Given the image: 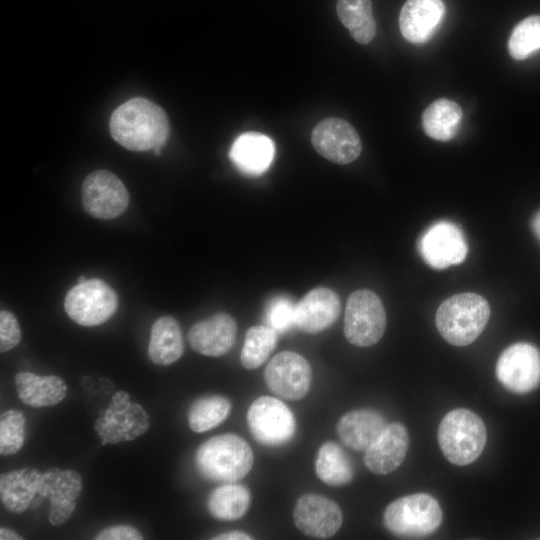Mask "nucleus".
<instances>
[{"label": "nucleus", "instance_id": "obj_1", "mask_svg": "<svg viewBox=\"0 0 540 540\" xmlns=\"http://www.w3.org/2000/svg\"><path fill=\"white\" fill-rule=\"evenodd\" d=\"M109 129L113 139L132 151L153 150L160 154L169 136V121L164 110L144 98H133L117 107Z\"/></svg>", "mask_w": 540, "mask_h": 540}, {"label": "nucleus", "instance_id": "obj_2", "mask_svg": "<svg viewBox=\"0 0 540 540\" xmlns=\"http://www.w3.org/2000/svg\"><path fill=\"white\" fill-rule=\"evenodd\" d=\"M195 465L209 481L231 483L244 478L254 462L249 444L233 433L216 435L202 443L195 452Z\"/></svg>", "mask_w": 540, "mask_h": 540}, {"label": "nucleus", "instance_id": "obj_3", "mask_svg": "<svg viewBox=\"0 0 540 540\" xmlns=\"http://www.w3.org/2000/svg\"><path fill=\"white\" fill-rule=\"evenodd\" d=\"M490 307L476 293H460L444 300L436 312V327L451 345L466 346L474 342L487 325Z\"/></svg>", "mask_w": 540, "mask_h": 540}, {"label": "nucleus", "instance_id": "obj_4", "mask_svg": "<svg viewBox=\"0 0 540 540\" xmlns=\"http://www.w3.org/2000/svg\"><path fill=\"white\" fill-rule=\"evenodd\" d=\"M487 441L483 420L473 411L457 408L448 412L438 428V443L445 458L464 466L474 462Z\"/></svg>", "mask_w": 540, "mask_h": 540}, {"label": "nucleus", "instance_id": "obj_5", "mask_svg": "<svg viewBox=\"0 0 540 540\" xmlns=\"http://www.w3.org/2000/svg\"><path fill=\"white\" fill-rule=\"evenodd\" d=\"M443 518L438 501L426 493L406 495L391 502L383 513V524L401 538H423L436 532Z\"/></svg>", "mask_w": 540, "mask_h": 540}, {"label": "nucleus", "instance_id": "obj_6", "mask_svg": "<svg viewBox=\"0 0 540 540\" xmlns=\"http://www.w3.org/2000/svg\"><path fill=\"white\" fill-rule=\"evenodd\" d=\"M386 328V312L377 294L371 290L354 291L347 299L344 335L353 345L368 347L376 344Z\"/></svg>", "mask_w": 540, "mask_h": 540}, {"label": "nucleus", "instance_id": "obj_7", "mask_svg": "<svg viewBox=\"0 0 540 540\" xmlns=\"http://www.w3.org/2000/svg\"><path fill=\"white\" fill-rule=\"evenodd\" d=\"M150 426L145 409L130 400L125 391H117L106 410L97 418L94 429L102 444L131 441L143 435Z\"/></svg>", "mask_w": 540, "mask_h": 540}, {"label": "nucleus", "instance_id": "obj_8", "mask_svg": "<svg viewBox=\"0 0 540 540\" xmlns=\"http://www.w3.org/2000/svg\"><path fill=\"white\" fill-rule=\"evenodd\" d=\"M117 306V294L99 279L78 283L68 291L64 301L67 315L77 324L86 327L107 321Z\"/></svg>", "mask_w": 540, "mask_h": 540}, {"label": "nucleus", "instance_id": "obj_9", "mask_svg": "<svg viewBox=\"0 0 540 540\" xmlns=\"http://www.w3.org/2000/svg\"><path fill=\"white\" fill-rule=\"evenodd\" d=\"M247 424L252 437L265 446H280L289 442L296 431L292 411L281 400L261 396L247 411Z\"/></svg>", "mask_w": 540, "mask_h": 540}, {"label": "nucleus", "instance_id": "obj_10", "mask_svg": "<svg viewBox=\"0 0 540 540\" xmlns=\"http://www.w3.org/2000/svg\"><path fill=\"white\" fill-rule=\"evenodd\" d=\"M495 374L507 390L516 394L531 392L540 384V350L527 342L508 346L497 360Z\"/></svg>", "mask_w": 540, "mask_h": 540}, {"label": "nucleus", "instance_id": "obj_11", "mask_svg": "<svg viewBox=\"0 0 540 540\" xmlns=\"http://www.w3.org/2000/svg\"><path fill=\"white\" fill-rule=\"evenodd\" d=\"M418 251L428 266L442 270L463 262L468 254V244L456 224L441 220L422 233Z\"/></svg>", "mask_w": 540, "mask_h": 540}, {"label": "nucleus", "instance_id": "obj_12", "mask_svg": "<svg viewBox=\"0 0 540 540\" xmlns=\"http://www.w3.org/2000/svg\"><path fill=\"white\" fill-rule=\"evenodd\" d=\"M82 203L91 216L112 219L126 210L129 193L112 172L97 170L90 173L82 184Z\"/></svg>", "mask_w": 540, "mask_h": 540}, {"label": "nucleus", "instance_id": "obj_13", "mask_svg": "<svg viewBox=\"0 0 540 540\" xmlns=\"http://www.w3.org/2000/svg\"><path fill=\"white\" fill-rule=\"evenodd\" d=\"M312 372L308 361L293 351L275 355L264 370V381L276 395L287 400L302 399L309 391Z\"/></svg>", "mask_w": 540, "mask_h": 540}, {"label": "nucleus", "instance_id": "obj_14", "mask_svg": "<svg viewBox=\"0 0 540 540\" xmlns=\"http://www.w3.org/2000/svg\"><path fill=\"white\" fill-rule=\"evenodd\" d=\"M311 142L322 157L341 165L353 162L362 150L355 128L349 122L335 117L326 118L314 127Z\"/></svg>", "mask_w": 540, "mask_h": 540}, {"label": "nucleus", "instance_id": "obj_15", "mask_svg": "<svg viewBox=\"0 0 540 540\" xmlns=\"http://www.w3.org/2000/svg\"><path fill=\"white\" fill-rule=\"evenodd\" d=\"M342 512L333 500L318 494H304L298 498L293 520L303 534L325 539L333 536L342 525Z\"/></svg>", "mask_w": 540, "mask_h": 540}, {"label": "nucleus", "instance_id": "obj_16", "mask_svg": "<svg viewBox=\"0 0 540 540\" xmlns=\"http://www.w3.org/2000/svg\"><path fill=\"white\" fill-rule=\"evenodd\" d=\"M81 491L82 479L76 471L52 468L42 474L38 495L50 500L52 525L60 526L72 516Z\"/></svg>", "mask_w": 540, "mask_h": 540}, {"label": "nucleus", "instance_id": "obj_17", "mask_svg": "<svg viewBox=\"0 0 540 540\" xmlns=\"http://www.w3.org/2000/svg\"><path fill=\"white\" fill-rule=\"evenodd\" d=\"M340 311L338 295L329 288L317 287L295 305L294 326L306 333H319L336 322Z\"/></svg>", "mask_w": 540, "mask_h": 540}, {"label": "nucleus", "instance_id": "obj_18", "mask_svg": "<svg viewBox=\"0 0 540 540\" xmlns=\"http://www.w3.org/2000/svg\"><path fill=\"white\" fill-rule=\"evenodd\" d=\"M237 324L234 318L224 312L195 323L188 332L191 348L199 354L219 357L234 345Z\"/></svg>", "mask_w": 540, "mask_h": 540}, {"label": "nucleus", "instance_id": "obj_19", "mask_svg": "<svg viewBox=\"0 0 540 540\" xmlns=\"http://www.w3.org/2000/svg\"><path fill=\"white\" fill-rule=\"evenodd\" d=\"M444 16L442 0H407L399 15L400 31L413 44L426 43L436 33Z\"/></svg>", "mask_w": 540, "mask_h": 540}, {"label": "nucleus", "instance_id": "obj_20", "mask_svg": "<svg viewBox=\"0 0 540 540\" xmlns=\"http://www.w3.org/2000/svg\"><path fill=\"white\" fill-rule=\"evenodd\" d=\"M408 447L406 427L399 422L387 424L377 440L365 451L364 464L374 474H389L402 464Z\"/></svg>", "mask_w": 540, "mask_h": 540}, {"label": "nucleus", "instance_id": "obj_21", "mask_svg": "<svg viewBox=\"0 0 540 540\" xmlns=\"http://www.w3.org/2000/svg\"><path fill=\"white\" fill-rule=\"evenodd\" d=\"M387 423L374 410L359 409L344 414L337 423V434L345 446L366 451L381 435Z\"/></svg>", "mask_w": 540, "mask_h": 540}, {"label": "nucleus", "instance_id": "obj_22", "mask_svg": "<svg viewBox=\"0 0 540 540\" xmlns=\"http://www.w3.org/2000/svg\"><path fill=\"white\" fill-rule=\"evenodd\" d=\"M275 155V145L266 135L246 132L233 142L229 157L236 168L247 175H260L271 165Z\"/></svg>", "mask_w": 540, "mask_h": 540}, {"label": "nucleus", "instance_id": "obj_23", "mask_svg": "<svg viewBox=\"0 0 540 540\" xmlns=\"http://www.w3.org/2000/svg\"><path fill=\"white\" fill-rule=\"evenodd\" d=\"M42 474L35 468L25 467L0 477V498L3 506L12 513H23L38 494Z\"/></svg>", "mask_w": 540, "mask_h": 540}, {"label": "nucleus", "instance_id": "obj_24", "mask_svg": "<svg viewBox=\"0 0 540 540\" xmlns=\"http://www.w3.org/2000/svg\"><path fill=\"white\" fill-rule=\"evenodd\" d=\"M19 399L34 408L53 406L66 396L67 386L58 376L19 372L14 378Z\"/></svg>", "mask_w": 540, "mask_h": 540}, {"label": "nucleus", "instance_id": "obj_25", "mask_svg": "<svg viewBox=\"0 0 540 540\" xmlns=\"http://www.w3.org/2000/svg\"><path fill=\"white\" fill-rule=\"evenodd\" d=\"M182 333L177 320L171 316H162L152 325L148 345L150 360L166 366L176 362L183 354Z\"/></svg>", "mask_w": 540, "mask_h": 540}, {"label": "nucleus", "instance_id": "obj_26", "mask_svg": "<svg viewBox=\"0 0 540 540\" xmlns=\"http://www.w3.org/2000/svg\"><path fill=\"white\" fill-rule=\"evenodd\" d=\"M462 117V109L456 102L441 98L424 110L422 127L429 137L438 141H449L457 134Z\"/></svg>", "mask_w": 540, "mask_h": 540}, {"label": "nucleus", "instance_id": "obj_27", "mask_svg": "<svg viewBox=\"0 0 540 540\" xmlns=\"http://www.w3.org/2000/svg\"><path fill=\"white\" fill-rule=\"evenodd\" d=\"M315 472L324 483L340 487L350 483L354 476L353 464L346 452L334 442H325L318 450Z\"/></svg>", "mask_w": 540, "mask_h": 540}, {"label": "nucleus", "instance_id": "obj_28", "mask_svg": "<svg viewBox=\"0 0 540 540\" xmlns=\"http://www.w3.org/2000/svg\"><path fill=\"white\" fill-rule=\"evenodd\" d=\"M250 500V491L244 485L236 482L224 483L211 492L207 507L214 518L233 521L244 516Z\"/></svg>", "mask_w": 540, "mask_h": 540}, {"label": "nucleus", "instance_id": "obj_29", "mask_svg": "<svg viewBox=\"0 0 540 540\" xmlns=\"http://www.w3.org/2000/svg\"><path fill=\"white\" fill-rule=\"evenodd\" d=\"M337 14L352 38L359 44H368L376 34V23L371 0H337Z\"/></svg>", "mask_w": 540, "mask_h": 540}, {"label": "nucleus", "instance_id": "obj_30", "mask_svg": "<svg viewBox=\"0 0 540 540\" xmlns=\"http://www.w3.org/2000/svg\"><path fill=\"white\" fill-rule=\"evenodd\" d=\"M231 403L221 395L203 396L188 410L189 427L197 433L207 432L221 424L230 414Z\"/></svg>", "mask_w": 540, "mask_h": 540}, {"label": "nucleus", "instance_id": "obj_31", "mask_svg": "<svg viewBox=\"0 0 540 540\" xmlns=\"http://www.w3.org/2000/svg\"><path fill=\"white\" fill-rule=\"evenodd\" d=\"M278 333L269 326L250 327L245 335L240 362L245 369L260 367L269 358L277 345Z\"/></svg>", "mask_w": 540, "mask_h": 540}, {"label": "nucleus", "instance_id": "obj_32", "mask_svg": "<svg viewBox=\"0 0 540 540\" xmlns=\"http://www.w3.org/2000/svg\"><path fill=\"white\" fill-rule=\"evenodd\" d=\"M540 50V15H531L520 21L508 40V51L515 60H524Z\"/></svg>", "mask_w": 540, "mask_h": 540}, {"label": "nucleus", "instance_id": "obj_33", "mask_svg": "<svg viewBox=\"0 0 540 540\" xmlns=\"http://www.w3.org/2000/svg\"><path fill=\"white\" fill-rule=\"evenodd\" d=\"M25 416L15 409H9L0 417V453L12 455L23 446L25 439Z\"/></svg>", "mask_w": 540, "mask_h": 540}, {"label": "nucleus", "instance_id": "obj_34", "mask_svg": "<svg viewBox=\"0 0 540 540\" xmlns=\"http://www.w3.org/2000/svg\"><path fill=\"white\" fill-rule=\"evenodd\" d=\"M295 305L286 297H276L270 301L267 309L268 326L277 333H284L294 326Z\"/></svg>", "mask_w": 540, "mask_h": 540}, {"label": "nucleus", "instance_id": "obj_35", "mask_svg": "<svg viewBox=\"0 0 540 540\" xmlns=\"http://www.w3.org/2000/svg\"><path fill=\"white\" fill-rule=\"evenodd\" d=\"M21 330L14 314L7 310L0 312V351L7 352L17 346Z\"/></svg>", "mask_w": 540, "mask_h": 540}, {"label": "nucleus", "instance_id": "obj_36", "mask_svg": "<svg viewBox=\"0 0 540 540\" xmlns=\"http://www.w3.org/2000/svg\"><path fill=\"white\" fill-rule=\"evenodd\" d=\"M142 534L129 525H116L104 528L95 537L97 540H139Z\"/></svg>", "mask_w": 540, "mask_h": 540}, {"label": "nucleus", "instance_id": "obj_37", "mask_svg": "<svg viewBox=\"0 0 540 540\" xmlns=\"http://www.w3.org/2000/svg\"><path fill=\"white\" fill-rule=\"evenodd\" d=\"M212 539L214 540H250L252 536L243 531H229L219 534Z\"/></svg>", "mask_w": 540, "mask_h": 540}, {"label": "nucleus", "instance_id": "obj_38", "mask_svg": "<svg viewBox=\"0 0 540 540\" xmlns=\"http://www.w3.org/2000/svg\"><path fill=\"white\" fill-rule=\"evenodd\" d=\"M531 229L540 241V210H538L531 219Z\"/></svg>", "mask_w": 540, "mask_h": 540}, {"label": "nucleus", "instance_id": "obj_39", "mask_svg": "<svg viewBox=\"0 0 540 540\" xmlns=\"http://www.w3.org/2000/svg\"><path fill=\"white\" fill-rule=\"evenodd\" d=\"M0 539L1 540H8V539H12V540H18V539H22V537L20 535H18L15 531L11 530V529H8V528H4V527H1L0 529Z\"/></svg>", "mask_w": 540, "mask_h": 540}, {"label": "nucleus", "instance_id": "obj_40", "mask_svg": "<svg viewBox=\"0 0 540 540\" xmlns=\"http://www.w3.org/2000/svg\"><path fill=\"white\" fill-rule=\"evenodd\" d=\"M87 279L85 276H80L79 279H78V283H83L85 282Z\"/></svg>", "mask_w": 540, "mask_h": 540}]
</instances>
